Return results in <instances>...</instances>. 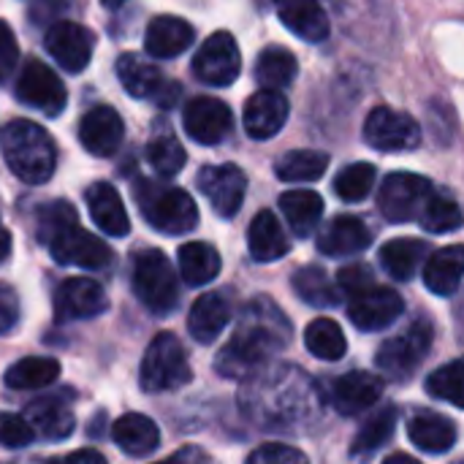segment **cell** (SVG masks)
<instances>
[{
  "label": "cell",
  "instance_id": "1",
  "mask_svg": "<svg viewBox=\"0 0 464 464\" xmlns=\"http://www.w3.org/2000/svg\"><path fill=\"white\" fill-rule=\"evenodd\" d=\"M242 411L264 430H302L321 413V397L299 367H261L245 378Z\"/></svg>",
  "mask_w": 464,
  "mask_h": 464
},
{
  "label": "cell",
  "instance_id": "2",
  "mask_svg": "<svg viewBox=\"0 0 464 464\" xmlns=\"http://www.w3.org/2000/svg\"><path fill=\"white\" fill-rule=\"evenodd\" d=\"M291 324L272 299H253L234 337L215 356V370L223 378L245 381L288 345Z\"/></svg>",
  "mask_w": 464,
  "mask_h": 464
},
{
  "label": "cell",
  "instance_id": "3",
  "mask_svg": "<svg viewBox=\"0 0 464 464\" xmlns=\"http://www.w3.org/2000/svg\"><path fill=\"white\" fill-rule=\"evenodd\" d=\"M38 239L49 247L57 264L82 269H106L111 264L109 245L79 226L76 209L68 201H52L41 207Z\"/></svg>",
  "mask_w": 464,
  "mask_h": 464
},
{
  "label": "cell",
  "instance_id": "4",
  "mask_svg": "<svg viewBox=\"0 0 464 464\" xmlns=\"http://www.w3.org/2000/svg\"><path fill=\"white\" fill-rule=\"evenodd\" d=\"M0 150L8 169L27 185H44L57 166L52 136L30 120H11L0 128Z\"/></svg>",
  "mask_w": 464,
  "mask_h": 464
},
{
  "label": "cell",
  "instance_id": "5",
  "mask_svg": "<svg viewBox=\"0 0 464 464\" xmlns=\"http://www.w3.org/2000/svg\"><path fill=\"white\" fill-rule=\"evenodd\" d=\"M133 196L144 220L169 237L188 234L198 223V207L190 198V193H185L182 188L163 185L155 179H139Z\"/></svg>",
  "mask_w": 464,
  "mask_h": 464
},
{
  "label": "cell",
  "instance_id": "6",
  "mask_svg": "<svg viewBox=\"0 0 464 464\" xmlns=\"http://www.w3.org/2000/svg\"><path fill=\"white\" fill-rule=\"evenodd\" d=\"M193 370L188 362V353L179 343L177 334L171 332H160L152 337V343L147 345L144 362H141V389L150 394H160V392H174L185 383H190Z\"/></svg>",
  "mask_w": 464,
  "mask_h": 464
},
{
  "label": "cell",
  "instance_id": "7",
  "mask_svg": "<svg viewBox=\"0 0 464 464\" xmlns=\"http://www.w3.org/2000/svg\"><path fill=\"white\" fill-rule=\"evenodd\" d=\"M133 294L139 302L158 313L166 315L177 307L179 302V285L177 275L169 264V258L160 250H144L133 258Z\"/></svg>",
  "mask_w": 464,
  "mask_h": 464
},
{
  "label": "cell",
  "instance_id": "8",
  "mask_svg": "<svg viewBox=\"0 0 464 464\" xmlns=\"http://www.w3.org/2000/svg\"><path fill=\"white\" fill-rule=\"evenodd\" d=\"M432 334H435V329L427 318L413 321L402 334L386 340L378 348V353H375L378 370L389 378H397V381L411 378L419 370V364L424 362V356L430 353Z\"/></svg>",
  "mask_w": 464,
  "mask_h": 464
},
{
  "label": "cell",
  "instance_id": "9",
  "mask_svg": "<svg viewBox=\"0 0 464 464\" xmlns=\"http://www.w3.org/2000/svg\"><path fill=\"white\" fill-rule=\"evenodd\" d=\"M430 196H432V182L427 177H419L411 171H394L381 185L378 207L386 220L411 223V220H419Z\"/></svg>",
  "mask_w": 464,
  "mask_h": 464
},
{
  "label": "cell",
  "instance_id": "10",
  "mask_svg": "<svg viewBox=\"0 0 464 464\" xmlns=\"http://www.w3.org/2000/svg\"><path fill=\"white\" fill-rule=\"evenodd\" d=\"M364 141L381 152H411L421 144V125L405 111L378 106L364 122Z\"/></svg>",
  "mask_w": 464,
  "mask_h": 464
},
{
  "label": "cell",
  "instance_id": "11",
  "mask_svg": "<svg viewBox=\"0 0 464 464\" xmlns=\"http://www.w3.org/2000/svg\"><path fill=\"white\" fill-rule=\"evenodd\" d=\"M242 71V54L231 33L209 35L193 57V76L209 87H228Z\"/></svg>",
  "mask_w": 464,
  "mask_h": 464
},
{
  "label": "cell",
  "instance_id": "12",
  "mask_svg": "<svg viewBox=\"0 0 464 464\" xmlns=\"http://www.w3.org/2000/svg\"><path fill=\"white\" fill-rule=\"evenodd\" d=\"M16 98L24 106H33V109H38L46 117H57L65 109V103H68L65 84L41 60H27L22 65L19 79H16Z\"/></svg>",
  "mask_w": 464,
  "mask_h": 464
},
{
  "label": "cell",
  "instance_id": "13",
  "mask_svg": "<svg viewBox=\"0 0 464 464\" xmlns=\"http://www.w3.org/2000/svg\"><path fill=\"white\" fill-rule=\"evenodd\" d=\"M117 76H120V82H122L128 95H133V98H152L163 109H171L174 101L179 98L177 82H169L158 65L147 63L139 54L125 52L117 60Z\"/></svg>",
  "mask_w": 464,
  "mask_h": 464
},
{
  "label": "cell",
  "instance_id": "14",
  "mask_svg": "<svg viewBox=\"0 0 464 464\" xmlns=\"http://www.w3.org/2000/svg\"><path fill=\"white\" fill-rule=\"evenodd\" d=\"M196 185L220 218H234L245 201V193H247V177L234 163L204 166L198 171Z\"/></svg>",
  "mask_w": 464,
  "mask_h": 464
},
{
  "label": "cell",
  "instance_id": "15",
  "mask_svg": "<svg viewBox=\"0 0 464 464\" xmlns=\"http://www.w3.org/2000/svg\"><path fill=\"white\" fill-rule=\"evenodd\" d=\"M405 310V299L400 291L389 285H372L370 291L359 294L348 304V318L362 332H381L389 329Z\"/></svg>",
  "mask_w": 464,
  "mask_h": 464
},
{
  "label": "cell",
  "instance_id": "16",
  "mask_svg": "<svg viewBox=\"0 0 464 464\" xmlns=\"http://www.w3.org/2000/svg\"><path fill=\"white\" fill-rule=\"evenodd\" d=\"M92 49L95 35L79 22H57L46 30V52L68 73L84 71L92 60Z\"/></svg>",
  "mask_w": 464,
  "mask_h": 464
},
{
  "label": "cell",
  "instance_id": "17",
  "mask_svg": "<svg viewBox=\"0 0 464 464\" xmlns=\"http://www.w3.org/2000/svg\"><path fill=\"white\" fill-rule=\"evenodd\" d=\"M231 109L218 98H193L182 111V125L188 136L198 144H220L231 133Z\"/></svg>",
  "mask_w": 464,
  "mask_h": 464
},
{
  "label": "cell",
  "instance_id": "18",
  "mask_svg": "<svg viewBox=\"0 0 464 464\" xmlns=\"http://www.w3.org/2000/svg\"><path fill=\"white\" fill-rule=\"evenodd\" d=\"M383 392H386L383 378H378L372 372H345L332 383L329 402L343 416H359L367 408L378 405Z\"/></svg>",
  "mask_w": 464,
  "mask_h": 464
},
{
  "label": "cell",
  "instance_id": "19",
  "mask_svg": "<svg viewBox=\"0 0 464 464\" xmlns=\"http://www.w3.org/2000/svg\"><path fill=\"white\" fill-rule=\"evenodd\" d=\"M122 117L111 106H92L79 122V141L95 158H111L122 147Z\"/></svg>",
  "mask_w": 464,
  "mask_h": 464
},
{
  "label": "cell",
  "instance_id": "20",
  "mask_svg": "<svg viewBox=\"0 0 464 464\" xmlns=\"http://www.w3.org/2000/svg\"><path fill=\"white\" fill-rule=\"evenodd\" d=\"M109 307L106 291L90 277H71L60 285L54 296V310L60 321H84L95 318Z\"/></svg>",
  "mask_w": 464,
  "mask_h": 464
},
{
  "label": "cell",
  "instance_id": "21",
  "mask_svg": "<svg viewBox=\"0 0 464 464\" xmlns=\"http://www.w3.org/2000/svg\"><path fill=\"white\" fill-rule=\"evenodd\" d=\"M285 120H288V101L277 90H258L245 103V130L258 141L277 136Z\"/></svg>",
  "mask_w": 464,
  "mask_h": 464
},
{
  "label": "cell",
  "instance_id": "22",
  "mask_svg": "<svg viewBox=\"0 0 464 464\" xmlns=\"http://www.w3.org/2000/svg\"><path fill=\"white\" fill-rule=\"evenodd\" d=\"M372 245V231L362 218L353 215H340L334 218L321 234H318V250L332 258H345L364 253Z\"/></svg>",
  "mask_w": 464,
  "mask_h": 464
},
{
  "label": "cell",
  "instance_id": "23",
  "mask_svg": "<svg viewBox=\"0 0 464 464\" xmlns=\"http://www.w3.org/2000/svg\"><path fill=\"white\" fill-rule=\"evenodd\" d=\"M231 299L226 294H218V291H209L204 296H198L188 313V332L196 343L201 345H209L220 337V332L228 326L231 321Z\"/></svg>",
  "mask_w": 464,
  "mask_h": 464
},
{
  "label": "cell",
  "instance_id": "24",
  "mask_svg": "<svg viewBox=\"0 0 464 464\" xmlns=\"http://www.w3.org/2000/svg\"><path fill=\"white\" fill-rule=\"evenodd\" d=\"M196 38V30L193 24H188L185 19L179 16H155L150 24H147V33H144V46L147 52L155 57V60H171L177 54H182L185 49H190Z\"/></svg>",
  "mask_w": 464,
  "mask_h": 464
},
{
  "label": "cell",
  "instance_id": "25",
  "mask_svg": "<svg viewBox=\"0 0 464 464\" xmlns=\"http://www.w3.org/2000/svg\"><path fill=\"white\" fill-rule=\"evenodd\" d=\"M283 24L307 44H321L329 35V16L318 0H275Z\"/></svg>",
  "mask_w": 464,
  "mask_h": 464
},
{
  "label": "cell",
  "instance_id": "26",
  "mask_svg": "<svg viewBox=\"0 0 464 464\" xmlns=\"http://www.w3.org/2000/svg\"><path fill=\"white\" fill-rule=\"evenodd\" d=\"M84 198H87V209H90L92 223L103 234H109V237H125L130 231V220H128L125 204H122L120 193L114 190V185L95 182V185L87 188Z\"/></svg>",
  "mask_w": 464,
  "mask_h": 464
},
{
  "label": "cell",
  "instance_id": "27",
  "mask_svg": "<svg viewBox=\"0 0 464 464\" xmlns=\"http://www.w3.org/2000/svg\"><path fill=\"white\" fill-rule=\"evenodd\" d=\"M22 419L27 421L33 435H38L44 440H65L73 432V424H76L71 408L63 400H54V397L35 400L33 405L24 408Z\"/></svg>",
  "mask_w": 464,
  "mask_h": 464
},
{
  "label": "cell",
  "instance_id": "28",
  "mask_svg": "<svg viewBox=\"0 0 464 464\" xmlns=\"http://www.w3.org/2000/svg\"><path fill=\"white\" fill-rule=\"evenodd\" d=\"M111 438L117 449L128 457H150L160 446V430L141 413H125L114 421Z\"/></svg>",
  "mask_w": 464,
  "mask_h": 464
},
{
  "label": "cell",
  "instance_id": "29",
  "mask_svg": "<svg viewBox=\"0 0 464 464\" xmlns=\"http://www.w3.org/2000/svg\"><path fill=\"white\" fill-rule=\"evenodd\" d=\"M408 438L416 449H421L427 454H446L457 443V427L451 419L424 411L408 421Z\"/></svg>",
  "mask_w": 464,
  "mask_h": 464
},
{
  "label": "cell",
  "instance_id": "30",
  "mask_svg": "<svg viewBox=\"0 0 464 464\" xmlns=\"http://www.w3.org/2000/svg\"><path fill=\"white\" fill-rule=\"evenodd\" d=\"M247 245H250V256L261 264H272V261H280L283 256H288L291 245H288V237L280 226V220L269 212V209H261L253 223H250V231H247Z\"/></svg>",
  "mask_w": 464,
  "mask_h": 464
},
{
  "label": "cell",
  "instance_id": "31",
  "mask_svg": "<svg viewBox=\"0 0 464 464\" xmlns=\"http://www.w3.org/2000/svg\"><path fill=\"white\" fill-rule=\"evenodd\" d=\"M464 272V250L462 245H451L438 250L427 266H424V285L435 296H454L459 291Z\"/></svg>",
  "mask_w": 464,
  "mask_h": 464
},
{
  "label": "cell",
  "instance_id": "32",
  "mask_svg": "<svg viewBox=\"0 0 464 464\" xmlns=\"http://www.w3.org/2000/svg\"><path fill=\"white\" fill-rule=\"evenodd\" d=\"M280 212L285 215L296 237H310L324 218V198L315 190H288L280 196Z\"/></svg>",
  "mask_w": 464,
  "mask_h": 464
},
{
  "label": "cell",
  "instance_id": "33",
  "mask_svg": "<svg viewBox=\"0 0 464 464\" xmlns=\"http://www.w3.org/2000/svg\"><path fill=\"white\" fill-rule=\"evenodd\" d=\"M427 247H430L427 242L411 239V237H405V239H392V242H386V245L381 247V266H383L394 280L408 283V280L416 277L421 261L427 258Z\"/></svg>",
  "mask_w": 464,
  "mask_h": 464
},
{
  "label": "cell",
  "instance_id": "34",
  "mask_svg": "<svg viewBox=\"0 0 464 464\" xmlns=\"http://www.w3.org/2000/svg\"><path fill=\"white\" fill-rule=\"evenodd\" d=\"M179 275L188 285H207L220 275V253L207 242H188L177 253Z\"/></svg>",
  "mask_w": 464,
  "mask_h": 464
},
{
  "label": "cell",
  "instance_id": "35",
  "mask_svg": "<svg viewBox=\"0 0 464 464\" xmlns=\"http://www.w3.org/2000/svg\"><path fill=\"white\" fill-rule=\"evenodd\" d=\"M253 73H256V82L264 84L261 90H277L280 92L283 87H288L296 79L299 63H296V57L288 49H283V46H266L258 54Z\"/></svg>",
  "mask_w": 464,
  "mask_h": 464
},
{
  "label": "cell",
  "instance_id": "36",
  "mask_svg": "<svg viewBox=\"0 0 464 464\" xmlns=\"http://www.w3.org/2000/svg\"><path fill=\"white\" fill-rule=\"evenodd\" d=\"M60 378V364L49 356H27L19 359L16 364L8 367L5 372V386L14 392H33L52 386Z\"/></svg>",
  "mask_w": 464,
  "mask_h": 464
},
{
  "label": "cell",
  "instance_id": "37",
  "mask_svg": "<svg viewBox=\"0 0 464 464\" xmlns=\"http://www.w3.org/2000/svg\"><path fill=\"white\" fill-rule=\"evenodd\" d=\"M326 169L329 155L318 150H294L275 163V171L283 182H315L326 174Z\"/></svg>",
  "mask_w": 464,
  "mask_h": 464
},
{
  "label": "cell",
  "instance_id": "38",
  "mask_svg": "<svg viewBox=\"0 0 464 464\" xmlns=\"http://www.w3.org/2000/svg\"><path fill=\"white\" fill-rule=\"evenodd\" d=\"M397 430V408H383L378 411V416H372L362 430L359 435L353 438V446H351V457L353 459H370L372 454H378V449H383L392 435Z\"/></svg>",
  "mask_w": 464,
  "mask_h": 464
},
{
  "label": "cell",
  "instance_id": "39",
  "mask_svg": "<svg viewBox=\"0 0 464 464\" xmlns=\"http://www.w3.org/2000/svg\"><path fill=\"white\" fill-rule=\"evenodd\" d=\"M294 291L304 304L313 307H334L340 302L337 285L332 283V277L321 269V266H302L294 275Z\"/></svg>",
  "mask_w": 464,
  "mask_h": 464
},
{
  "label": "cell",
  "instance_id": "40",
  "mask_svg": "<svg viewBox=\"0 0 464 464\" xmlns=\"http://www.w3.org/2000/svg\"><path fill=\"white\" fill-rule=\"evenodd\" d=\"M304 345L313 356H318L324 362H337L348 351V340L332 318L313 321L304 332Z\"/></svg>",
  "mask_w": 464,
  "mask_h": 464
},
{
  "label": "cell",
  "instance_id": "41",
  "mask_svg": "<svg viewBox=\"0 0 464 464\" xmlns=\"http://www.w3.org/2000/svg\"><path fill=\"white\" fill-rule=\"evenodd\" d=\"M147 160L160 177H174L188 163V155H185V150H182V144H179V139L174 133L160 130L147 144Z\"/></svg>",
  "mask_w": 464,
  "mask_h": 464
},
{
  "label": "cell",
  "instance_id": "42",
  "mask_svg": "<svg viewBox=\"0 0 464 464\" xmlns=\"http://www.w3.org/2000/svg\"><path fill=\"white\" fill-rule=\"evenodd\" d=\"M419 220L430 234H451L462 226V209L451 196H435L432 193L430 201L424 204Z\"/></svg>",
  "mask_w": 464,
  "mask_h": 464
},
{
  "label": "cell",
  "instance_id": "43",
  "mask_svg": "<svg viewBox=\"0 0 464 464\" xmlns=\"http://www.w3.org/2000/svg\"><path fill=\"white\" fill-rule=\"evenodd\" d=\"M372 185H375V166L372 163H351L337 174L334 193L343 201L356 204V201H364L372 193Z\"/></svg>",
  "mask_w": 464,
  "mask_h": 464
},
{
  "label": "cell",
  "instance_id": "44",
  "mask_svg": "<svg viewBox=\"0 0 464 464\" xmlns=\"http://www.w3.org/2000/svg\"><path fill=\"white\" fill-rule=\"evenodd\" d=\"M427 392H430L435 400H446V402H451L454 408H462V362L454 359V362H449L446 367L435 370V372L427 378Z\"/></svg>",
  "mask_w": 464,
  "mask_h": 464
},
{
  "label": "cell",
  "instance_id": "45",
  "mask_svg": "<svg viewBox=\"0 0 464 464\" xmlns=\"http://www.w3.org/2000/svg\"><path fill=\"white\" fill-rule=\"evenodd\" d=\"M372 285H378V280H375V275H372V269H370L367 264L345 266V269H340V275H337V291H343L348 299H353V296L370 291Z\"/></svg>",
  "mask_w": 464,
  "mask_h": 464
},
{
  "label": "cell",
  "instance_id": "46",
  "mask_svg": "<svg viewBox=\"0 0 464 464\" xmlns=\"http://www.w3.org/2000/svg\"><path fill=\"white\" fill-rule=\"evenodd\" d=\"M247 464H310V459L299 449H294V446L266 443V446H258L247 457Z\"/></svg>",
  "mask_w": 464,
  "mask_h": 464
},
{
  "label": "cell",
  "instance_id": "47",
  "mask_svg": "<svg viewBox=\"0 0 464 464\" xmlns=\"http://www.w3.org/2000/svg\"><path fill=\"white\" fill-rule=\"evenodd\" d=\"M33 430L27 427V421L16 413H0V446L5 449H24L27 443H33Z\"/></svg>",
  "mask_w": 464,
  "mask_h": 464
},
{
  "label": "cell",
  "instance_id": "48",
  "mask_svg": "<svg viewBox=\"0 0 464 464\" xmlns=\"http://www.w3.org/2000/svg\"><path fill=\"white\" fill-rule=\"evenodd\" d=\"M16 60H19V46H16L14 30L5 22H0V82L11 76V71L16 68Z\"/></svg>",
  "mask_w": 464,
  "mask_h": 464
},
{
  "label": "cell",
  "instance_id": "49",
  "mask_svg": "<svg viewBox=\"0 0 464 464\" xmlns=\"http://www.w3.org/2000/svg\"><path fill=\"white\" fill-rule=\"evenodd\" d=\"M19 321V299L14 294V288H8L5 283H0V334L11 332Z\"/></svg>",
  "mask_w": 464,
  "mask_h": 464
},
{
  "label": "cell",
  "instance_id": "50",
  "mask_svg": "<svg viewBox=\"0 0 464 464\" xmlns=\"http://www.w3.org/2000/svg\"><path fill=\"white\" fill-rule=\"evenodd\" d=\"M158 464H209V457L198 449V446H185L179 451H174L169 459Z\"/></svg>",
  "mask_w": 464,
  "mask_h": 464
},
{
  "label": "cell",
  "instance_id": "51",
  "mask_svg": "<svg viewBox=\"0 0 464 464\" xmlns=\"http://www.w3.org/2000/svg\"><path fill=\"white\" fill-rule=\"evenodd\" d=\"M63 464H106V459L92 449H82V451H73L71 457H65Z\"/></svg>",
  "mask_w": 464,
  "mask_h": 464
},
{
  "label": "cell",
  "instance_id": "52",
  "mask_svg": "<svg viewBox=\"0 0 464 464\" xmlns=\"http://www.w3.org/2000/svg\"><path fill=\"white\" fill-rule=\"evenodd\" d=\"M8 253H11V234H8V228L0 223V264L8 258Z\"/></svg>",
  "mask_w": 464,
  "mask_h": 464
},
{
  "label": "cell",
  "instance_id": "53",
  "mask_svg": "<svg viewBox=\"0 0 464 464\" xmlns=\"http://www.w3.org/2000/svg\"><path fill=\"white\" fill-rule=\"evenodd\" d=\"M383 464H421L419 459H413V457H408V454H394V457H389Z\"/></svg>",
  "mask_w": 464,
  "mask_h": 464
},
{
  "label": "cell",
  "instance_id": "54",
  "mask_svg": "<svg viewBox=\"0 0 464 464\" xmlns=\"http://www.w3.org/2000/svg\"><path fill=\"white\" fill-rule=\"evenodd\" d=\"M101 3H103L106 8H120V5H125L128 0H101Z\"/></svg>",
  "mask_w": 464,
  "mask_h": 464
}]
</instances>
